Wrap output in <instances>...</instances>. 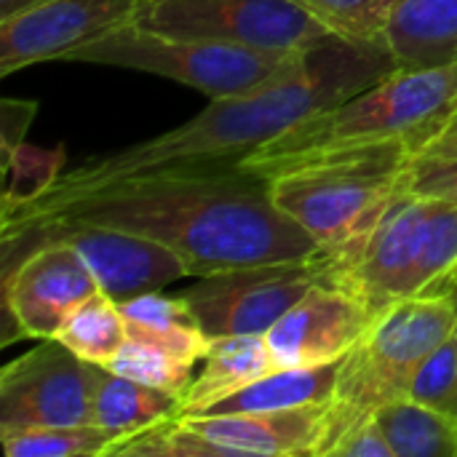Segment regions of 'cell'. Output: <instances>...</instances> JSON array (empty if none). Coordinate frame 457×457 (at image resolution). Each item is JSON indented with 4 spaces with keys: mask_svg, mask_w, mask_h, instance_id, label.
Instances as JSON below:
<instances>
[{
    "mask_svg": "<svg viewBox=\"0 0 457 457\" xmlns=\"http://www.w3.org/2000/svg\"><path fill=\"white\" fill-rule=\"evenodd\" d=\"M337 364L321 367H295V370H273L241 391L214 402L198 415H238V412H284L308 404H324L332 399Z\"/></svg>",
    "mask_w": 457,
    "mask_h": 457,
    "instance_id": "cell-18",
    "label": "cell"
},
{
    "mask_svg": "<svg viewBox=\"0 0 457 457\" xmlns=\"http://www.w3.org/2000/svg\"><path fill=\"white\" fill-rule=\"evenodd\" d=\"M453 343H455V348H457V319H455V327H453Z\"/></svg>",
    "mask_w": 457,
    "mask_h": 457,
    "instance_id": "cell-34",
    "label": "cell"
},
{
    "mask_svg": "<svg viewBox=\"0 0 457 457\" xmlns=\"http://www.w3.org/2000/svg\"><path fill=\"white\" fill-rule=\"evenodd\" d=\"M99 370L56 337L43 340L0 372V431L94 423Z\"/></svg>",
    "mask_w": 457,
    "mask_h": 457,
    "instance_id": "cell-10",
    "label": "cell"
},
{
    "mask_svg": "<svg viewBox=\"0 0 457 457\" xmlns=\"http://www.w3.org/2000/svg\"><path fill=\"white\" fill-rule=\"evenodd\" d=\"M37 112V102H24V99H3L0 102V145H3V158H8L21 142L24 134Z\"/></svg>",
    "mask_w": 457,
    "mask_h": 457,
    "instance_id": "cell-29",
    "label": "cell"
},
{
    "mask_svg": "<svg viewBox=\"0 0 457 457\" xmlns=\"http://www.w3.org/2000/svg\"><path fill=\"white\" fill-rule=\"evenodd\" d=\"M407 396L457 426V348L453 337L418 367Z\"/></svg>",
    "mask_w": 457,
    "mask_h": 457,
    "instance_id": "cell-27",
    "label": "cell"
},
{
    "mask_svg": "<svg viewBox=\"0 0 457 457\" xmlns=\"http://www.w3.org/2000/svg\"><path fill=\"white\" fill-rule=\"evenodd\" d=\"M147 0H51L0 21V75L67 59L86 43L137 19Z\"/></svg>",
    "mask_w": 457,
    "mask_h": 457,
    "instance_id": "cell-11",
    "label": "cell"
},
{
    "mask_svg": "<svg viewBox=\"0 0 457 457\" xmlns=\"http://www.w3.org/2000/svg\"><path fill=\"white\" fill-rule=\"evenodd\" d=\"M56 340L80 359L104 367L129 340V329L120 305L99 289L62 324Z\"/></svg>",
    "mask_w": 457,
    "mask_h": 457,
    "instance_id": "cell-21",
    "label": "cell"
},
{
    "mask_svg": "<svg viewBox=\"0 0 457 457\" xmlns=\"http://www.w3.org/2000/svg\"><path fill=\"white\" fill-rule=\"evenodd\" d=\"M134 21L174 37L220 40L278 54H297L329 37L292 0H147Z\"/></svg>",
    "mask_w": 457,
    "mask_h": 457,
    "instance_id": "cell-8",
    "label": "cell"
},
{
    "mask_svg": "<svg viewBox=\"0 0 457 457\" xmlns=\"http://www.w3.org/2000/svg\"><path fill=\"white\" fill-rule=\"evenodd\" d=\"M43 241H67L86 260L99 289L115 303L193 276L187 262L169 246L118 228H102L75 220H37L27 225H3V270L13 268L27 249Z\"/></svg>",
    "mask_w": 457,
    "mask_h": 457,
    "instance_id": "cell-7",
    "label": "cell"
},
{
    "mask_svg": "<svg viewBox=\"0 0 457 457\" xmlns=\"http://www.w3.org/2000/svg\"><path fill=\"white\" fill-rule=\"evenodd\" d=\"M455 284H457V273H455V276H453V278H450V284L445 287V292H442V295H450V292L455 289Z\"/></svg>",
    "mask_w": 457,
    "mask_h": 457,
    "instance_id": "cell-33",
    "label": "cell"
},
{
    "mask_svg": "<svg viewBox=\"0 0 457 457\" xmlns=\"http://www.w3.org/2000/svg\"><path fill=\"white\" fill-rule=\"evenodd\" d=\"M8 457H96L110 455L118 436L96 423L0 431Z\"/></svg>",
    "mask_w": 457,
    "mask_h": 457,
    "instance_id": "cell-23",
    "label": "cell"
},
{
    "mask_svg": "<svg viewBox=\"0 0 457 457\" xmlns=\"http://www.w3.org/2000/svg\"><path fill=\"white\" fill-rule=\"evenodd\" d=\"M404 190L420 198H439L457 204V158L412 155Z\"/></svg>",
    "mask_w": 457,
    "mask_h": 457,
    "instance_id": "cell-28",
    "label": "cell"
},
{
    "mask_svg": "<svg viewBox=\"0 0 457 457\" xmlns=\"http://www.w3.org/2000/svg\"><path fill=\"white\" fill-rule=\"evenodd\" d=\"M182 412V396L137 383L107 367L99 370L96 396H94V423L107 428L112 436L126 439L161 420L177 418Z\"/></svg>",
    "mask_w": 457,
    "mask_h": 457,
    "instance_id": "cell-19",
    "label": "cell"
},
{
    "mask_svg": "<svg viewBox=\"0 0 457 457\" xmlns=\"http://www.w3.org/2000/svg\"><path fill=\"white\" fill-rule=\"evenodd\" d=\"M375 319L356 295L321 281L268 329L273 370L337 364L370 332Z\"/></svg>",
    "mask_w": 457,
    "mask_h": 457,
    "instance_id": "cell-12",
    "label": "cell"
},
{
    "mask_svg": "<svg viewBox=\"0 0 457 457\" xmlns=\"http://www.w3.org/2000/svg\"><path fill=\"white\" fill-rule=\"evenodd\" d=\"M104 367L123 378H131L137 383L163 388V391H171L179 396H185V391L190 388V383L195 378L193 361H185L158 345H150V343H142L134 337H129L123 343V348Z\"/></svg>",
    "mask_w": 457,
    "mask_h": 457,
    "instance_id": "cell-26",
    "label": "cell"
},
{
    "mask_svg": "<svg viewBox=\"0 0 457 457\" xmlns=\"http://www.w3.org/2000/svg\"><path fill=\"white\" fill-rule=\"evenodd\" d=\"M327 281L324 252L313 260L262 262L201 276L182 289L206 337L268 335V329L316 284Z\"/></svg>",
    "mask_w": 457,
    "mask_h": 457,
    "instance_id": "cell-9",
    "label": "cell"
},
{
    "mask_svg": "<svg viewBox=\"0 0 457 457\" xmlns=\"http://www.w3.org/2000/svg\"><path fill=\"white\" fill-rule=\"evenodd\" d=\"M329 35L359 46H386L399 0H292Z\"/></svg>",
    "mask_w": 457,
    "mask_h": 457,
    "instance_id": "cell-22",
    "label": "cell"
},
{
    "mask_svg": "<svg viewBox=\"0 0 457 457\" xmlns=\"http://www.w3.org/2000/svg\"><path fill=\"white\" fill-rule=\"evenodd\" d=\"M415 155H445L457 158V104L447 112V118L431 131V137L423 142V147Z\"/></svg>",
    "mask_w": 457,
    "mask_h": 457,
    "instance_id": "cell-31",
    "label": "cell"
},
{
    "mask_svg": "<svg viewBox=\"0 0 457 457\" xmlns=\"http://www.w3.org/2000/svg\"><path fill=\"white\" fill-rule=\"evenodd\" d=\"M115 457H238L233 450L206 439L182 415L161 420L112 445Z\"/></svg>",
    "mask_w": 457,
    "mask_h": 457,
    "instance_id": "cell-24",
    "label": "cell"
},
{
    "mask_svg": "<svg viewBox=\"0 0 457 457\" xmlns=\"http://www.w3.org/2000/svg\"><path fill=\"white\" fill-rule=\"evenodd\" d=\"M457 303L447 295L410 297L375 319L370 332L340 359L321 439L313 457L335 447L378 410L410 394L418 367L453 337Z\"/></svg>",
    "mask_w": 457,
    "mask_h": 457,
    "instance_id": "cell-5",
    "label": "cell"
},
{
    "mask_svg": "<svg viewBox=\"0 0 457 457\" xmlns=\"http://www.w3.org/2000/svg\"><path fill=\"white\" fill-rule=\"evenodd\" d=\"M394 70L399 67L386 46H359L329 35L308 46L278 80L241 96L212 99L201 115L166 134L83 161L62 171L48 193L0 220L3 225L27 222L64 201L139 177L241 166L295 123L356 96Z\"/></svg>",
    "mask_w": 457,
    "mask_h": 457,
    "instance_id": "cell-1",
    "label": "cell"
},
{
    "mask_svg": "<svg viewBox=\"0 0 457 457\" xmlns=\"http://www.w3.org/2000/svg\"><path fill=\"white\" fill-rule=\"evenodd\" d=\"M268 372H273V361L265 335L212 337L204 367L182 396L179 415H198Z\"/></svg>",
    "mask_w": 457,
    "mask_h": 457,
    "instance_id": "cell-16",
    "label": "cell"
},
{
    "mask_svg": "<svg viewBox=\"0 0 457 457\" xmlns=\"http://www.w3.org/2000/svg\"><path fill=\"white\" fill-rule=\"evenodd\" d=\"M64 171V150H40L32 145H19L8 158H3V214H11L43 193H48ZM0 214V217H3Z\"/></svg>",
    "mask_w": 457,
    "mask_h": 457,
    "instance_id": "cell-25",
    "label": "cell"
},
{
    "mask_svg": "<svg viewBox=\"0 0 457 457\" xmlns=\"http://www.w3.org/2000/svg\"><path fill=\"white\" fill-rule=\"evenodd\" d=\"M388 51L399 70H426L457 62V0H399Z\"/></svg>",
    "mask_w": 457,
    "mask_h": 457,
    "instance_id": "cell-15",
    "label": "cell"
},
{
    "mask_svg": "<svg viewBox=\"0 0 457 457\" xmlns=\"http://www.w3.org/2000/svg\"><path fill=\"white\" fill-rule=\"evenodd\" d=\"M394 457H457V426L426 404L404 396L378 410Z\"/></svg>",
    "mask_w": 457,
    "mask_h": 457,
    "instance_id": "cell-20",
    "label": "cell"
},
{
    "mask_svg": "<svg viewBox=\"0 0 457 457\" xmlns=\"http://www.w3.org/2000/svg\"><path fill=\"white\" fill-rule=\"evenodd\" d=\"M327 404H308L284 412L238 415H182L206 439L238 457H313L321 439Z\"/></svg>",
    "mask_w": 457,
    "mask_h": 457,
    "instance_id": "cell-14",
    "label": "cell"
},
{
    "mask_svg": "<svg viewBox=\"0 0 457 457\" xmlns=\"http://www.w3.org/2000/svg\"><path fill=\"white\" fill-rule=\"evenodd\" d=\"M455 104L457 62L394 70L356 96L295 123L246 158L241 169L270 177L300 158L375 142H407L415 155Z\"/></svg>",
    "mask_w": 457,
    "mask_h": 457,
    "instance_id": "cell-3",
    "label": "cell"
},
{
    "mask_svg": "<svg viewBox=\"0 0 457 457\" xmlns=\"http://www.w3.org/2000/svg\"><path fill=\"white\" fill-rule=\"evenodd\" d=\"M43 3H51V0H0V21L3 19H11V16H19V13H27Z\"/></svg>",
    "mask_w": 457,
    "mask_h": 457,
    "instance_id": "cell-32",
    "label": "cell"
},
{
    "mask_svg": "<svg viewBox=\"0 0 457 457\" xmlns=\"http://www.w3.org/2000/svg\"><path fill=\"white\" fill-rule=\"evenodd\" d=\"M300 54L303 51L278 54L220 40L174 37L129 21L72 51L67 62H88L150 72L185 83L206 94L209 99H225L257 91L278 80L292 70Z\"/></svg>",
    "mask_w": 457,
    "mask_h": 457,
    "instance_id": "cell-6",
    "label": "cell"
},
{
    "mask_svg": "<svg viewBox=\"0 0 457 457\" xmlns=\"http://www.w3.org/2000/svg\"><path fill=\"white\" fill-rule=\"evenodd\" d=\"M54 217L153 238L177 252L195 278L228 268L321 254V246L278 209L270 182L241 166L118 182L64 201L27 222Z\"/></svg>",
    "mask_w": 457,
    "mask_h": 457,
    "instance_id": "cell-2",
    "label": "cell"
},
{
    "mask_svg": "<svg viewBox=\"0 0 457 457\" xmlns=\"http://www.w3.org/2000/svg\"><path fill=\"white\" fill-rule=\"evenodd\" d=\"M99 292L86 260L67 241H43L3 270V303L13 308L27 337H56L62 324Z\"/></svg>",
    "mask_w": 457,
    "mask_h": 457,
    "instance_id": "cell-13",
    "label": "cell"
},
{
    "mask_svg": "<svg viewBox=\"0 0 457 457\" xmlns=\"http://www.w3.org/2000/svg\"><path fill=\"white\" fill-rule=\"evenodd\" d=\"M118 305L126 319L129 337L158 345L193 364L206 356L212 340L182 295L169 297L161 292H145Z\"/></svg>",
    "mask_w": 457,
    "mask_h": 457,
    "instance_id": "cell-17",
    "label": "cell"
},
{
    "mask_svg": "<svg viewBox=\"0 0 457 457\" xmlns=\"http://www.w3.org/2000/svg\"><path fill=\"white\" fill-rule=\"evenodd\" d=\"M332 457H394V450L380 428V423L372 418L353 428L337 447Z\"/></svg>",
    "mask_w": 457,
    "mask_h": 457,
    "instance_id": "cell-30",
    "label": "cell"
},
{
    "mask_svg": "<svg viewBox=\"0 0 457 457\" xmlns=\"http://www.w3.org/2000/svg\"><path fill=\"white\" fill-rule=\"evenodd\" d=\"M410 161L407 142H375L300 158L265 179L278 209L332 254L364 238L404 193Z\"/></svg>",
    "mask_w": 457,
    "mask_h": 457,
    "instance_id": "cell-4",
    "label": "cell"
}]
</instances>
